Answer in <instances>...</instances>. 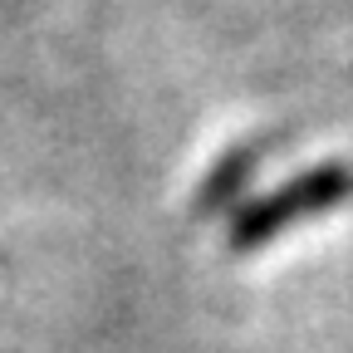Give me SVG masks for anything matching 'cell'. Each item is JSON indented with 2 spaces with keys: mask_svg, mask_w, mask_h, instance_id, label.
<instances>
[{
  "mask_svg": "<svg viewBox=\"0 0 353 353\" xmlns=\"http://www.w3.org/2000/svg\"><path fill=\"white\" fill-rule=\"evenodd\" d=\"M343 192H348V172H343V167H324V172H314V176H299L294 187H285L275 201L255 206V211L241 221V226H236V241H241V245L270 241L275 231L294 226V221H309V216L329 211Z\"/></svg>",
  "mask_w": 353,
  "mask_h": 353,
  "instance_id": "obj_1",
  "label": "cell"
}]
</instances>
